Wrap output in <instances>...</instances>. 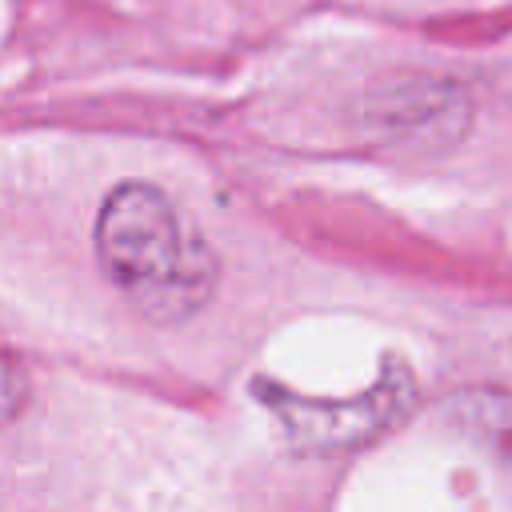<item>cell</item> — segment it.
<instances>
[{
	"label": "cell",
	"instance_id": "cell-1",
	"mask_svg": "<svg viewBox=\"0 0 512 512\" xmlns=\"http://www.w3.org/2000/svg\"><path fill=\"white\" fill-rule=\"evenodd\" d=\"M96 256L104 276L156 324L196 316L220 280V260L180 204L144 180L108 192L96 216Z\"/></svg>",
	"mask_w": 512,
	"mask_h": 512
},
{
	"label": "cell",
	"instance_id": "cell-3",
	"mask_svg": "<svg viewBox=\"0 0 512 512\" xmlns=\"http://www.w3.org/2000/svg\"><path fill=\"white\" fill-rule=\"evenodd\" d=\"M444 416L512 484V392L464 388L444 404Z\"/></svg>",
	"mask_w": 512,
	"mask_h": 512
},
{
	"label": "cell",
	"instance_id": "cell-2",
	"mask_svg": "<svg viewBox=\"0 0 512 512\" xmlns=\"http://www.w3.org/2000/svg\"><path fill=\"white\" fill-rule=\"evenodd\" d=\"M276 420L284 424L296 452H344L380 436L392 420H400L412 404V376L404 364L388 360L380 380L356 400H304L292 392L260 388Z\"/></svg>",
	"mask_w": 512,
	"mask_h": 512
},
{
	"label": "cell",
	"instance_id": "cell-4",
	"mask_svg": "<svg viewBox=\"0 0 512 512\" xmlns=\"http://www.w3.org/2000/svg\"><path fill=\"white\" fill-rule=\"evenodd\" d=\"M28 396H32L28 368H24V360L0 340V428L12 424V420L28 408Z\"/></svg>",
	"mask_w": 512,
	"mask_h": 512
}]
</instances>
